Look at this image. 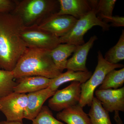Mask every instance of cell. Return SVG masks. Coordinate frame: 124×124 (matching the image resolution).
Masks as SVG:
<instances>
[{"label":"cell","mask_w":124,"mask_h":124,"mask_svg":"<svg viewBox=\"0 0 124 124\" xmlns=\"http://www.w3.org/2000/svg\"><path fill=\"white\" fill-rule=\"evenodd\" d=\"M92 8L94 10L98 18L108 23V21L113 15L116 0H90Z\"/></svg>","instance_id":"19"},{"label":"cell","mask_w":124,"mask_h":124,"mask_svg":"<svg viewBox=\"0 0 124 124\" xmlns=\"http://www.w3.org/2000/svg\"><path fill=\"white\" fill-rule=\"evenodd\" d=\"M98 63L94 72L86 82L81 85L80 99L78 104L84 107L91 106L95 90L101 84L104 78L108 72L117 68H124V64H112L104 59L101 51L98 52Z\"/></svg>","instance_id":"4"},{"label":"cell","mask_w":124,"mask_h":124,"mask_svg":"<svg viewBox=\"0 0 124 124\" xmlns=\"http://www.w3.org/2000/svg\"><path fill=\"white\" fill-rule=\"evenodd\" d=\"M15 6L16 0H0V13H12Z\"/></svg>","instance_id":"24"},{"label":"cell","mask_w":124,"mask_h":124,"mask_svg":"<svg viewBox=\"0 0 124 124\" xmlns=\"http://www.w3.org/2000/svg\"><path fill=\"white\" fill-rule=\"evenodd\" d=\"M56 116L58 120L67 124H91L88 114L78 104L59 112Z\"/></svg>","instance_id":"15"},{"label":"cell","mask_w":124,"mask_h":124,"mask_svg":"<svg viewBox=\"0 0 124 124\" xmlns=\"http://www.w3.org/2000/svg\"><path fill=\"white\" fill-rule=\"evenodd\" d=\"M32 124H64L54 118L48 107L43 106L35 119Z\"/></svg>","instance_id":"23"},{"label":"cell","mask_w":124,"mask_h":124,"mask_svg":"<svg viewBox=\"0 0 124 124\" xmlns=\"http://www.w3.org/2000/svg\"><path fill=\"white\" fill-rule=\"evenodd\" d=\"M81 84L73 81L64 89L55 91L49 99V107L53 110L60 112L78 104L80 99Z\"/></svg>","instance_id":"8"},{"label":"cell","mask_w":124,"mask_h":124,"mask_svg":"<svg viewBox=\"0 0 124 124\" xmlns=\"http://www.w3.org/2000/svg\"><path fill=\"white\" fill-rule=\"evenodd\" d=\"M108 23H110V26L114 27H120L124 26V17L118 16H112L110 18L108 21Z\"/></svg>","instance_id":"25"},{"label":"cell","mask_w":124,"mask_h":124,"mask_svg":"<svg viewBox=\"0 0 124 124\" xmlns=\"http://www.w3.org/2000/svg\"><path fill=\"white\" fill-rule=\"evenodd\" d=\"M106 61L112 64H116L124 59V31L122 30L118 42L110 49L104 56Z\"/></svg>","instance_id":"21"},{"label":"cell","mask_w":124,"mask_h":124,"mask_svg":"<svg viewBox=\"0 0 124 124\" xmlns=\"http://www.w3.org/2000/svg\"><path fill=\"white\" fill-rule=\"evenodd\" d=\"M14 79L12 71L0 69V98L14 92V88L17 84Z\"/></svg>","instance_id":"22"},{"label":"cell","mask_w":124,"mask_h":124,"mask_svg":"<svg viewBox=\"0 0 124 124\" xmlns=\"http://www.w3.org/2000/svg\"><path fill=\"white\" fill-rule=\"evenodd\" d=\"M99 26L103 31H108L110 24L98 18L93 9L86 15L78 19L72 29L66 35L59 38L60 44H68L76 46L85 43L84 36L88 31L95 26Z\"/></svg>","instance_id":"5"},{"label":"cell","mask_w":124,"mask_h":124,"mask_svg":"<svg viewBox=\"0 0 124 124\" xmlns=\"http://www.w3.org/2000/svg\"><path fill=\"white\" fill-rule=\"evenodd\" d=\"M0 124H23V121H2L0 122Z\"/></svg>","instance_id":"27"},{"label":"cell","mask_w":124,"mask_h":124,"mask_svg":"<svg viewBox=\"0 0 124 124\" xmlns=\"http://www.w3.org/2000/svg\"><path fill=\"white\" fill-rule=\"evenodd\" d=\"M21 36L28 48H35L51 50L60 44L59 38L38 25L23 27Z\"/></svg>","instance_id":"6"},{"label":"cell","mask_w":124,"mask_h":124,"mask_svg":"<svg viewBox=\"0 0 124 124\" xmlns=\"http://www.w3.org/2000/svg\"><path fill=\"white\" fill-rule=\"evenodd\" d=\"M50 51L28 48L12 71L15 78L38 76L52 79L62 73L54 64Z\"/></svg>","instance_id":"2"},{"label":"cell","mask_w":124,"mask_h":124,"mask_svg":"<svg viewBox=\"0 0 124 124\" xmlns=\"http://www.w3.org/2000/svg\"><path fill=\"white\" fill-rule=\"evenodd\" d=\"M88 115L91 124H112L109 112L103 107L101 102L95 97L93 98Z\"/></svg>","instance_id":"18"},{"label":"cell","mask_w":124,"mask_h":124,"mask_svg":"<svg viewBox=\"0 0 124 124\" xmlns=\"http://www.w3.org/2000/svg\"><path fill=\"white\" fill-rule=\"evenodd\" d=\"M77 20L71 16L59 15L56 14L47 18L38 26L60 38L71 31Z\"/></svg>","instance_id":"9"},{"label":"cell","mask_w":124,"mask_h":124,"mask_svg":"<svg viewBox=\"0 0 124 124\" xmlns=\"http://www.w3.org/2000/svg\"><path fill=\"white\" fill-rule=\"evenodd\" d=\"M27 102V94L14 92L0 98V111L7 121H23Z\"/></svg>","instance_id":"7"},{"label":"cell","mask_w":124,"mask_h":124,"mask_svg":"<svg viewBox=\"0 0 124 124\" xmlns=\"http://www.w3.org/2000/svg\"><path fill=\"white\" fill-rule=\"evenodd\" d=\"M124 83V68L110 71L104 78L99 90L117 89L121 88Z\"/></svg>","instance_id":"20"},{"label":"cell","mask_w":124,"mask_h":124,"mask_svg":"<svg viewBox=\"0 0 124 124\" xmlns=\"http://www.w3.org/2000/svg\"><path fill=\"white\" fill-rule=\"evenodd\" d=\"M97 39V36H93L86 43L78 46L72 57L68 60L66 69L74 71H88L86 66L87 56L90 49Z\"/></svg>","instance_id":"12"},{"label":"cell","mask_w":124,"mask_h":124,"mask_svg":"<svg viewBox=\"0 0 124 124\" xmlns=\"http://www.w3.org/2000/svg\"><path fill=\"white\" fill-rule=\"evenodd\" d=\"M60 9L58 0H16L12 13L18 16L25 27L38 25Z\"/></svg>","instance_id":"3"},{"label":"cell","mask_w":124,"mask_h":124,"mask_svg":"<svg viewBox=\"0 0 124 124\" xmlns=\"http://www.w3.org/2000/svg\"><path fill=\"white\" fill-rule=\"evenodd\" d=\"M95 94L103 107L108 112L124 111V87L117 89H97Z\"/></svg>","instance_id":"10"},{"label":"cell","mask_w":124,"mask_h":124,"mask_svg":"<svg viewBox=\"0 0 124 124\" xmlns=\"http://www.w3.org/2000/svg\"><path fill=\"white\" fill-rule=\"evenodd\" d=\"M93 73L90 71L86 72L74 71L67 70L57 77L51 79L49 87L52 91L55 92L62 85L66 82L77 81L82 84L90 78Z\"/></svg>","instance_id":"16"},{"label":"cell","mask_w":124,"mask_h":124,"mask_svg":"<svg viewBox=\"0 0 124 124\" xmlns=\"http://www.w3.org/2000/svg\"><path fill=\"white\" fill-rule=\"evenodd\" d=\"M78 46L60 44L50 51V55L56 67L62 72L66 69L68 58L74 53Z\"/></svg>","instance_id":"17"},{"label":"cell","mask_w":124,"mask_h":124,"mask_svg":"<svg viewBox=\"0 0 124 124\" xmlns=\"http://www.w3.org/2000/svg\"><path fill=\"white\" fill-rule=\"evenodd\" d=\"M60 9L57 14L71 16L79 19L93 9L90 0H58Z\"/></svg>","instance_id":"13"},{"label":"cell","mask_w":124,"mask_h":124,"mask_svg":"<svg viewBox=\"0 0 124 124\" xmlns=\"http://www.w3.org/2000/svg\"><path fill=\"white\" fill-rule=\"evenodd\" d=\"M24 26L18 16L0 13V69L13 71L27 49L21 36Z\"/></svg>","instance_id":"1"},{"label":"cell","mask_w":124,"mask_h":124,"mask_svg":"<svg viewBox=\"0 0 124 124\" xmlns=\"http://www.w3.org/2000/svg\"><path fill=\"white\" fill-rule=\"evenodd\" d=\"M14 92L26 94L33 93L49 87L51 79L42 76L26 77L17 79Z\"/></svg>","instance_id":"14"},{"label":"cell","mask_w":124,"mask_h":124,"mask_svg":"<svg viewBox=\"0 0 124 124\" xmlns=\"http://www.w3.org/2000/svg\"><path fill=\"white\" fill-rule=\"evenodd\" d=\"M114 119L116 123V124H124L120 116L119 111H114Z\"/></svg>","instance_id":"26"},{"label":"cell","mask_w":124,"mask_h":124,"mask_svg":"<svg viewBox=\"0 0 124 124\" xmlns=\"http://www.w3.org/2000/svg\"><path fill=\"white\" fill-rule=\"evenodd\" d=\"M55 92L49 87L27 94V104L24 113V119L32 121L41 110L43 104Z\"/></svg>","instance_id":"11"}]
</instances>
